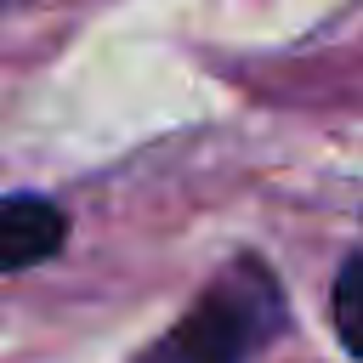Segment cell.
<instances>
[{"mask_svg": "<svg viewBox=\"0 0 363 363\" xmlns=\"http://www.w3.org/2000/svg\"><path fill=\"white\" fill-rule=\"evenodd\" d=\"M267 312L272 295L261 289V278H221L147 363H244L267 329Z\"/></svg>", "mask_w": 363, "mask_h": 363, "instance_id": "cell-1", "label": "cell"}, {"mask_svg": "<svg viewBox=\"0 0 363 363\" xmlns=\"http://www.w3.org/2000/svg\"><path fill=\"white\" fill-rule=\"evenodd\" d=\"M62 210L40 193H11L0 199V272H23V267H40L62 250Z\"/></svg>", "mask_w": 363, "mask_h": 363, "instance_id": "cell-2", "label": "cell"}, {"mask_svg": "<svg viewBox=\"0 0 363 363\" xmlns=\"http://www.w3.org/2000/svg\"><path fill=\"white\" fill-rule=\"evenodd\" d=\"M335 335L352 357H363V255L346 261L335 278Z\"/></svg>", "mask_w": 363, "mask_h": 363, "instance_id": "cell-3", "label": "cell"}]
</instances>
